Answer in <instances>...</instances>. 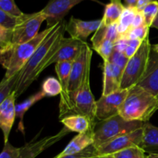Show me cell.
I'll return each mask as SVG.
<instances>
[{"instance_id":"44","label":"cell","mask_w":158,"mask_h":158,"mask_svg":"<svg viewBox=\"0 0 158 158\" xmlns=\"http://www.w3.org/2000/svg\"><path fill=\"white\" fill-rule=\"evenodd\" d=\"M151 49H152L153 52H156V53L158 54V43L157 44L153 45V46H151Z\"/></svg>"},{"instance_id":"42","label":"cell","mask_w":158,"mask_h":158,"mask_svg":"<svg viewBox=\"0 0 158 158\" xmlns=\"http://www.w3.org/2000/svg\"><path fill=\"white\" fill-rule=\"evenodd\" d=\"M125 6L127 7H137L138 0H124Z\"/></svg>"},{"instance_id":"34","label":"cell","mask_w":158,"mask_h":158,"mask_svg":"<svg viewBox=\"0 0 158 158\" xmlns=\"http://www.w3.org/2000/svg\"><path fill=\"white\" fill-rule=\"evenodd\" d=\"M19 18V17L13 16L0 10V26L9 29H13L18 24Z\"/></svg>"},{"instance_id":"17","label":"cell","mask_w":158,"mask_h":158,"mask_svg":"<svg viewBox=\"0 0 158 158\" xmlns=\"http://www.w3.org/2000/svg\"><path fill=\"white\" fill-rule=\"evenodd\" d=\"M123 71L116 65L103 60V82L102 96H107L120 90Z\"/></svg>"},{"instance_id":"11","label":"cell","mask_w":158,"mask_h":158,"mask_svg":"<svg viewBox=\"0 0 158 158\" xmlns=\"http://www.w3.org/2000/svg\"><path fill=\"white\" fill-rule=\"evenodd\" d=\"M69 133L70 131L64 127L57 134L52 136H46L40 140L37 139L39 137L38 134L33 140L20 148V154L19 158H35L42 152L62 140Z\"/></svg>"},{"instance_id":"20","label":"cell","mask_w":158,"mask_h":158,"mask_svg":"<svg viewBox=\"0 0 158 158\" xmlns=\"http://www.w3.org/2000/svg\"><path fill=\"white\" fill-rule=\"evenodd\" d=\"M60 122L70 132H77L78 134L87 132L94 127V123L87 117L80 114L66 116L60 119Z\"/></svg>"},{"instance_id":"39","label":"cell","mask_w":158,"mask_h":158,"mask_svg":"<svg viewBox=\"0 0 158 158\" xmlns=\"http://www.w3.org/2000/svg\"><path fill=\"white\" fill-rule=\"evenodd\" d=\"M128 42H129V40L127 39L124 35H120L117 39V41L114 43V50L124 53L125 50L128 46Z\"/></svg>"},{"instance_id":"40","label":"cell","mask_w":158,"mask_h":158,"mask_svg":"<svg viewBox=\"0 0 158 158\" xmlns=\"http://www.w3.org/2000/svg\"><path fill=\"white\" fill-rule=\"evenodd\" d=\"M145 24V19L144 16H143V12H140V11H138L137 13L136 14V16L134 18V22H133L132 26H131V29H135V28L140 27V26H143V25Z\"/></svg>"},{"instance_id":"8","label":"cell","mask_w":158,"mask_h":158,"mask_svg":"<svg viewBox=\"0 0 158 158\" xmlns=\"http://www.w3.org/2000/svg\"><path fill=\"white\" fill-rule=\"evenodd\" d=\"M93 51L87 43H85L79 56L73 62L69 78V97L71 103L72 99L81 86L86 71L91 66ZM73 106V104H72Z\"/></svg>"},{"instance_id":"21","label":"cell","mask_w":158,"mask_h":158,"mask_svg":"<svg viewBox=\"0 0 158 158\" xmlns=\"http://www.w3.org/2000/svg\"><path fill=\"white\" fill-rule=\"evenodd\" d=\"M124 9L125 6L121 0H110L105 6L101 26H108L117 23Z\"/></svg>"},{"instance_id":"3","label":"cell","mask_w":158,"mask_h":158,"mask_svg":"<svg viewBox=\"0 0 158 158\" xmlns=\"http://www.w3.org/2000/svg\"><path fill=\"white\" fill-rule=\"evenodd\" d=\"M52 27H47L27 43L12 45L10 47L0 51V61L3 68L6 69L4 77L10 78L21 71Z\"/></svg>"},{"instance_id":"23","label":"cell","mask_w":158,"mask_h":158,"mask_svg":"<svg viewBox=\"0 0 158 158\" xmlns=\"http://www.w3.org/2000/svg\"><path fill=\"white\" fill-rule=\"evenodd\" d=\"M120 36L118 29H117V23L108 26H100V28L95 32L94 36L91 38L93 49L97 47L100 43H101L105 40H110V41L115 43Z\"/></svg>"},{"instance_id":"27","label":"cell","mask_w":158,"mask_h":158,"mask_svg":"<svg viewBox=\"0 0 158 158\" xmlns=\"http://www.w3.org/2000/svg\"><path fill=\"white\" fill-rule=\"evenodd\" d=\"M19 73L10 78H4L0 83V103L4 101L15 90L18 80Z\"/></svg>"},{"instance_id":"36","label":"cell","mask_w":158,"mask_h":158,"mask_svg":"<svg viewBox=\"0 0 158 158\" xmlns=\"http://www.w3.org/2000/svg\"><path fill=\"white\" fill-rule=\"evenodd\" d=\"M100 156L98 154V151L97 149L94 146L88 147L84 151H81V152L78 153L76 154H72V155L65 156V157H60V158H99Z\"/></svg>"},{"instance_id":"38","label":"cell","mask_w":158,"mask_h":158,"mask_svg":"<svg viewBox=\"0 0 158 158\" xmlns=\"http://www.w3.org/2000/svg\"><path fill=\"white\" fill-rule=\"evenodd\" d=\"M143 42L140 40H129L128 42V46L125 50V56L127 58L131 59V57L134 56L136 52L138 51L139 48L141 46Z\"/></svg>"},{"instance_id":"2","label":"cell","mask_w":158,"mask_h":158,"mask_svg":"<svg viewBox=\"0 0 158 158\" xmlns=\"http://www.w3.org/2000/svg\"><path fill=\"white\" fill-rule=\"evenodd\" d=\"M158 110V98L139 85L129 89L119 115L129 121L148 123Z\"/></svg>"},{"instance_id":"32","label":"cell","mask_w":158,"mask_h":158,"mask_svg":"<svg viewBox=\"0 0 158 158\" xmlns=\"http://www.w3.org/2000/svg\"><path fill=\"white\" fill-rule=\"evenodd\" d=\"M0 10L16 17L24 14L16 6L15 0H0Z\"/></svg>"},{"instance_id":"18","label":"cell","mask_w":158,"mask_h":158,"mask_svg":"<svg viewBox=\"0 0 158 158\" xmlns=\"http://www.w3.org/2000/svg\"><path fill=\"white\" fill-rule=\"evenodd\" d=\"M137 85L158 98V54L151 52L148 69Z\"/></svg>"},{"instance_id":"14","label":"cell","mask_w":158,"mask_h":158,"mask_svg":"<svg viewBox=\"0 0 158 158\" xmlns=\"http://www.w3.org/2000/svg\"><path fill=\"white\" fill-rule=\"evenodd\" d=\"M86 42L73 38H63L60 47L47 64V67L59 62L75 61L81 52Z\"/></svg>"},{"instance_id":"41","label":"cell","mask_w":158,"mask_h":158,"mask_svg":"<svg viewBox=\"0 0 158 158\" xmlns=\"http://www.w3.org/2000/svg\"><path fill=\"white\" fill-rule=\"evenodd\" d=\"M152 1H154V0H138V2H137V10L142 12L143 9L145 8V6L149 4L150 2H151Z\"/></svg>"},{"instance_id":"28","label":"cell","mask_w":158,"mask_h":158,"mask_svg":"<svg viewBox=\"0 0 158 158\" xmlns=\"http://www.w3.org/2000/svg\"><path fill=\"white\" fill-rule=\"evenodd\" d=\"M114 158H148L145 154V150L140 146H134L126 148L111 154Z\"/></svg>"},{"instance_id":"26","label":"cell","mask_w":158,"mask_h":158,"mask_svg":"<svg viewBox=\"0 0 158 158\" xmlns=\"http://www.w3.org/2000/svg\"><path fill=\"white\" fill-rule=\"evenodd\" d=\"M41 91L46 97H55L61 94L62 86L58 79L53 77H49L44 80L42 84Z\"/></svg>"},{"instance_id":"5","label":"cell","mask_w":158,"mask_h":158,"mask_svg":"<svg viewBox=\"0 0 158 158\" xmlns=\"http://www.w3.org/2000/svg\"><path fill=\"white\" fill-rule=\"evenodd\" d=\"M152 45L149 36L142 43L138 51L134 56L129 59L126 68L123 70L120 89H129L138 84L145 75L149 65Z\"/></svg>"},{"instance_id":"7","label":"cell","mask_w":158,"mask_h":158,"mask_svg":"<svg viewBox=\"0 0 158 158\" xmlns=\"http://www.w3.org/2000/svg\"><path fill=\"white\" fill-rule=\"evenodd\" d=\"M46 21V16L42 12L23 14L19 18V23L13 29L12 45L27 43L33 40L40 32L42 23Z\"/></svg>"},{"instance_id":"6","label":"cell","mask_w":158,"mask_h":158,"mask_svg":"<svg viewBox=\"0 0 158 158\" xmlns=\"http://www.w3.org/2000/svg\"><path fill=\"white\" fill-rule=\"evenodd\" d=\"M90 68L87 69L83 78L81 86L72 99L73 110L71 115L80 114L87 117L92 123L95 124L97 101L94 99L89 84Z\"/></svg>"},{"instance_id":"4","label":"cell","mask_w":158,"mask_h":158,"mask_svg":"<svg viewBox=\"0 0 158 158\" xmlns=\"http://www.w3.org/2000/svg\"><path fill=\"white\" fill-rule=\"evenodd\" d=\"M143 122L129 121L120 115H116L106 120L99 121L94 127V145L96 148L129 133L143 128Z\"/></svg>"},{"instance_id":"10","label":"cell","mask_w":158,"mask_h":158,"mask_svg":"<svg viewBox=\"0 0 158 158\" xmlns=\"http://www.w3.org/2000/svg\"><path fill=\"white\" fill-rule=\"evenodd\" d=\"M128 91L129 89H120L107 96H101L97 101L96 118L101 121L118 115L120 106L127 96Z\"/></svg>"},{"instance_id":"12","label":"cell","mask_w":158,"mask_h":158,"mask_svg":"<svg viewBox=\"0 0 158 158\" xmlns=\"http://www.w3.org/2000/svg\"><path fill=\"white\" fill-rule=\"evenodd\" d=\"M143 138V128L120 136L97 148L100 157L111 155L118 151L134 146H140Z\"/></svg>"},{"instance_id":"46","label":"cell","mask_w":158,"mask_h":158,"mask_svg":"<svg viewBox=\"0 0 158 158\" xmlns=\"http://www.w3.org/2000/svg\"><path fill=\"white\" fill-rule=\"evenodd\" d=\"M99 158H114V157H113L111 155H107V156H102V157H100Z\"/></svg>"},{"instance_id":"33","label":"cell","mask_w":158,"mask_h":158,"mask_svg":"<svg viewBox=\"0 0 158 158\" xmlns=\"http://www.w3.org/2000/svg\"><path fill=\"white\" fill-rule=\"evenodd\" d=\"M13 29H9L0 26V51L12 46Z\"/></svg>"},{"instance_id":"29","label":"cell","mask_w":158,"mask_h":158,"mask_svg":"<svg viewBox=\"0 0 158 158\" xmlns=\"http://www.w3.org/2000/svg\"><path fill=\"white\" fill-rule=\"evenodd\" d=\"M144 16L145 24L151 28L158 15V2L154 0L145 6L142 11Z\"/></svg>"},{"instance_id":"16","label":"cell","mask_w":158,"mask_h":158,"mask_svg":"<svg viewBox=\"0 0 158 158\" xmlns=\"http://www.w3.org/2000/svg\"><path fill=\"white\" fill-rule=\"evenodd\" d=\"M15 92L9 96L6 100L0 103V127L4 136V141H9V137L16 117L15 113Z\"/></svg>"},{"instance_id":"25","label":"cell","mask_w":158,"mask_h":158,"mask_svg":"<svg viewBox=\"0 0 158 158\" xmlns=\"http://www.w3.org/2000/svg\"><path fill=\"white\" fill-rule=\"evenodd\" d=\"M137 7H127L125 6L118 22H117V29L120 35L126 34L131 29L133 22L137 13Z\"/></svg>"},{"instance_id":"37","label":"cell","mask_w":158,"mask_h":158,"mask_svg":"<svg viewBox=\"0 0 158 158\" xmlns=\"http://www.w3.org/2000/svg\"><path fill=\"white\" fill-rule=\"evenodd\" d=\"M19 154L20 148H15L8 141L5 143L0 158H19Z\"/></svg>"},{"instance_id":"45","label":"cell","mask_w":158,"mask_h":158,"mask_svg":"<svg viewBox=\"0 0 158 158\" xmlns=\"http://www.w3.org/2000/svg\"><path fill=\"white\" fill-rule=\"evenodd\" d=\"M148 158H158V154H157V153H151L148 155Z\"/></svg>"},{"instance_id":"30","label":"cell","mask_w":158,"mask_h":158,"mask_svg":"<svg viewBox=\"0 0 158 158\" xmlns=\"http://www.w3.org/2000/svg\"><path fill=\"white\" fill-rule=\"evenodd\" d=\"M149 29L150 27L144 24L140 27L130 29L126 34L123 35H124L128 40H140L143 42L147 37L149 36Z\"/></svg>"},{"instance_id":"9","label":"cell","mask_w":158,"mask_h":158,"mask_svg":"<svg viewBox=\"0 0 158 158\" xmlns=\"http://www.w3.org/2000/svg\"><path fill=\"white\" fill-rule=\"evenodd\" d=\"M72 62L64 61L56 63L55 70L62 86L60 103V118L71 115L73 110L69 97V78H70Z\"/></svg>"},{"instance_id":"24","label":"cell","mask_w":158,"mask_h":158,"mask_svg":"<svg viewBox=\"0 0 158 158\" xmlns=\"http://www.w3.org/2000/svg\"><path fill=\"white\" fill-rule=\"evenodd\" d=\"M140 148L143 149L158 148V127L149 122L144 123L143 127V138Z\"/></svg>"},{"instance_id":"13","label":"cell","mask_w":158,"mask_h":158,"mask_svg":"<svg viewBox=\"0 0 158 158\" xmlns=\"http://www.w3.org/2000/svg\"><path fill=\"white\" fill-rule=\"evenodd\" d=\"M84 0H49L42 9L46 16L47 27H52L64 20V17L72 8Z\"/></svg>"},{"instance_id":"43","label":"cell","mask_w":158,"mask_h":158,"mask_svg":"<svg viewBox=\"0 0 158 158\" xmlns=\"http://www.w3.org/2000/svg\"><path fill=\"white\" fill-rule=\"evenodd\" d=\"M151 27L155 28V29H158V15H157V16L156 17V19H155V20H154V23H153V25Z\"/></svg>"},{"instance_id":"35","label":"cell","mask_w":158,"mask_h":158,"mask_svg":"<svg viewBox=\"0 0 158 158\" xmlns=\"http://www.w3.org/2000/svg\"><path fill=\"white\" fill-rule=\"evenodd\" d=\"M108 61L120 67L123 71L126 68L128 61H129V58H127L124 53L114 50L113 53L111 54L110 56Z\"/></svg>"},{"instance_id":"1","label":"cell","mask_w":158,"mask_h":158,"mask_svg":"<svg viewBox=\"0 0 158 158\" xmlns=\"http://www.w3.org/2000/svg\"><path fill=\"white\" fill-rule=\"evenodd\" d=\"M66 22L63 20L52 27L47 36L42 42L29 61L19 73L15 88V96L19 97L36 80L46 68L49 60L56 52L66 31Z\"/></svg>"},{"instance_id":"19","label":"cell","mask_w":158,"mask_h":158,"mask_svg":"<svg viewBox=\"0 0 158 158\" xmlns=\"http://www.w3.org/2000/svg\"><path fill=\"white\" fill-rule=\"evenodd\" d=\"M93 143H94V128L87 132L77 134L66 145L64 150L53 158H60L65 156L78 154L86 149L88 147L93 145Z\"/></svg>"},{"instance_id":"31","label":"cell","mask_w":158,"mask_h":158,"mask_svg":"<svg viewBox=\"0 0 158 158\" xmlns=\"http://www.w3.org/2000/svg\"><path fill=\"white\" fill-rule=\"evenodd\" d=\"M94 49L103 58V60H108L114 51V43L110 40H105L97 47L94 48Z\"/></svg>"},{"instance_id":"15","label":"cell","mask_w":158,"mask_h":158,"mask_svg":"<svg viewBox=\"0 0 158 158\" xmlns=\"http://www.w3.org/2000/svg\"><path fill=\"white\" fill-rule=\"evenodd\" d=\"M101 23V19L85 21L72 16L66 24V31L71 38L86 42V39L100 28Z\"/></svg>"},{"instance_id":"22","label":"cell","mask_w":158,"mask_h":158,"mask_svg":"<svg viewBox=\"0 0 158 158\" xmlns=\"http://www.w3.org/2000/svg\"><path fill=\"white\" fill-rule=\"evenodd\" d=\"M46 96L44 95L41 90L37 92L36 94H33L29 98L26 99L24 101L19 103L15 104V113H16V117L19 119L18 125V131H20L23 135H25V125L23 123V119H24V115L31 106H33L35 103H37L40 100H43L45 98Z\"/></svg>"}]
</instances>
